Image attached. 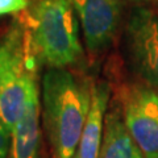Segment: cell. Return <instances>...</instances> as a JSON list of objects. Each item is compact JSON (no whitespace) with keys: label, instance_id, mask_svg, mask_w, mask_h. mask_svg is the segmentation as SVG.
<instances>
[{"label":"cell","instance_id":"1","mask_svg":"<svg viewBox=\"0 0 158 158\" xmlns=\"http://www.w3.org/2000/svg\"><path fill=\"white\" fill-rule=\"evenodd\" d=\"M92 83L70 69H48L42 77L41 107L53 158L77 156L91 106Z\"/></svg>","mask_w":158,"mask_h":158},{"label":"cell","instance_id":"2","mask_svg":"<svg viewBox=\"0 0 158 158\" xmlns=\"http://www.w3.org/2000/svg\"><path fill=\"white\" fill-rule=\"evenodd\" d=\"M24 23L37 65L70 69L82 61L79 20L69 0H33Z\"/></svg>","mask_w":158,"mask_h":158},{"label":"cell","instance_id":"3","mask_svg":"<svg viewBox=\"0 0 158 158\" xmlns=\"http://www.w3.org/2000/svg\"><path fill=\"white\" fill-rule=\"evenodd\" d=\"M117 99L128 132L144 158H158V90L142 81L127 82Z\"/></svg>","mask_w":158,"mask_h":158},{"label":"cell","instance_id":"4","mask_svg":"<svg viewBox=\"0 0 158 158\" xmlns=\"http://www.w3.org/2000/svg\"><path fill=\"white\" fill-rule=\"evenodd\" d=\"M129 62L140 81L158 90V15L149 7H135L125 29Z\"/></svg>","mask_w":158,"mask_h":158},{"label":"cell","instance_id":"5","mask_svg":"<svg viewBox=\"0 0 158 158\" xmlns=\"http://www.w3.org/2000/svg\"><path fill=\"white\" fill-rule=\"evenodd\" d=\"M75 11L88 53L103 54L112 45L120 25L121 0H69Z\"/></svg>","mask_w":158,"mask_h":158},{"label":"cell","instance_id":"6","mask_svg":"<svg viewBox=\"0 0 158 158\" xmlns=\"http://www.w3.org/2000/svg\"><path fill=\"white\" fill-rule=\"evenodd\" d=\"M37 63L29 50V56L0 88V120L11 132L15 124L21 118L31 99L38 92Z\"/></svg>","mask_w":158,"mask_h":158},{"label":"cell","instance_id":"7","mask_svg":"<svg viewBox=\"0 0 158 158\" xmlns=\"http://www.w3.org/2000/svg\"><path fill=\"white\" fill-rule=\"evenodd\" d=\"M110 98L111 87L107 82L99 81L92 86L91 106L77 152L78 158H99Z\"/></svg>","mask_w":158,"mask_h":158},{"label":"cell","instance_id":"8","mask_svg":"<svg viewBox=\"0 0 158 158\" xmlns=\"http://www.w3.org/2000/svg\"><path fill=\"white\" fill-rule=\"evenodd\" d=\"M41 103L40 94L31 99L21 118L11 129L9 158H41Z\"/></svg>","mask_w":158,"mask_h":158},{"label":"cell","instance_id":"9","mask_svg":"<svg viewBox=\"0 0 158 158\" xmlns=\"http://www.w3.org/2000/svg\"><path fill=\"white\" fill-rule=\"evenodd\" d=\"M99 158H144L128 132L118 104L107 111Z\"/></svg>","mask_w":158,"mask_h":158},{"label":"cell","instance_id":"10","mask_svg":"<svg viewBox=\"0 0 158 158\" xmlns=\"http://www.w3.org/2000/svg\"><path fill=\"white\" fill-rule=\"evenodd\" d=\"M29 56L27 27L24 20L15 19L0 33V88L4 82L24 65Z\"/></svg>","mask_w":158,"mask_h":158},{"label":"cell","instance_id":"11","mask_svg":"<svg viewBox=\"0 0 158 158\" xmlns=\"http://www.w3.org/2000/svg\"><path fill=\"white\" fill-rule=\"evenodd\" d=\"M33 0H0V16L25 11Z\"/></svg>","mask_w":158,"mask_h":158},{"label":"cell","instance_id":"12","mask_svg":"<svg viewBox=\"0 0 158 158\" xmlns=\"http://www.w3.org/2000/svg\"><path fill=\"white\" fill-rule=\"evenodd\" d=\"M11 150V132L0 120V158H9Z\"/></svg>","mask_w":158,"mask_h":158},{"label":"cell","instance_id":"13","mask_svg":"<svg viewBox=\"0 0 158 158\" xmlns=\"http://www.w3.org/2000/svg\"><path fill=\"white\" fill-rule=\"evenodd\" d=\"M121 2L132 3L136 7H148V6H158V0H121Z\"/></svg>","mask_w":158,"mask_h":158},{"label":"cell","instance_id":"14","mask_svg":"<svg viewBox=\"0 0 158 158\" xmlns=\"http://www.w3.org/2000/svg\"><path fill=\"white\" fill-rule=\"evenodd\" d=\"M156 12H157V15H158V6H157V11H156Z\"/></svg>","mask_w":158,"mask_h":158},{"label":"cell","instance_id":"15","mask_svg":"<svg viewBox=\"0 0 158 158\" xmlns=\"http://www.w3.org/2000/svg\"><path fill=\"white\" fill-rule=\"evenodd\" d=\"M74 158H78V157H77V156H75V157H74Z\"/></svg>","mask_w":158,"mask_h":158}]
</instances>
